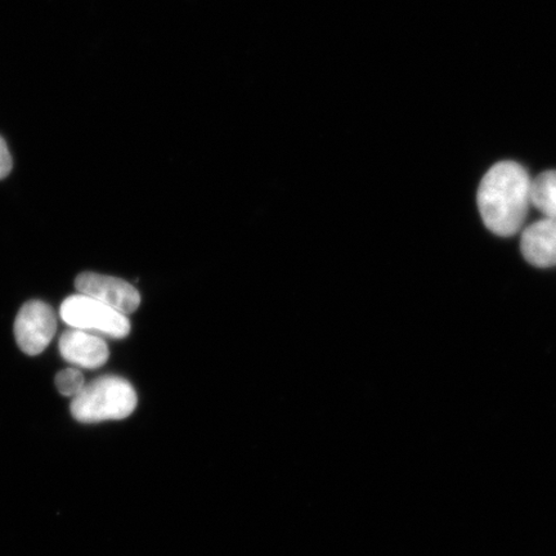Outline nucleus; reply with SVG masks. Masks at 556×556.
Here are the masks:
<instances>
[{
    "label": "nucleus",
    "instance_id": "nucleus-1",
    "mask_svg": "<svg viewBox=\"0 0 556 556\" xmlns=\"http://www.w3.org/2000/svg\"><path fill=\"white\" fill-rule=\"evenodd\" d=\"M530 174L516 162L492 166L479 184L477 204L492 233L510 238L525 226L531 206Z\"/></svg>",
    "mask_w": 556,
    "mask_h": 556
},
{
    "label": "nucleus",
    "instance_id": "nucleus-2",
    "mask_svg": "<svg viewBox=\"0 0 556 556\" xmlns=\"http://www.w3.org/2000/svg\"><path fill=\"white\" fill-rule=\"evenodd\" d=\"M138 397L128 380L114 375L97 378L81 389L72 402L75 420L85 424L123 420L135 413Z\"/></svg>",
    "mask_w": 556,
    "mask_h": 556
},
{
    "label": "nucleus",
    "instance_id": "nucleus-3",
    "mask_svg": "<svg viewBox=\"0 0 556 556\" xmlns=\"http://www.w3.org/2000/svg\"><path fill=\"white\" fill-rule=\"evenodd\" d=\"M60 315L70 328L85 330L100 337L124 339L130 332L127 316L94 298L80 293L65 299L61 304Z\"/></svg>",
    "mask_w": 556,
    "mask_h": 556
},
{
    "label": "nucleus",
    "instance_id": "nucleus-4",
    "mask_svg": "<svg viewBox=\"0 0 556 556\" xmlns=\"http://www.w3.org/2000/svg\"><path fill=\"white\" fill-rule=\"evenodd\" d=\"M58 318L51 305L41 301L27 302L15 321V337L21 351L38 356L52 342Z\"/></svg>",
    "mask_w": 556,
    "mask_h": 556
},
{
    "label": "nucleus",
    "instance_id": "nucleus-5",
    "mask_svg": "<svg viewBox=\"0 0 556 556\" xmlns=\"http://www.w3.org/2000/svg\"><path fill=\"white\" fill-rule=\"evenodd\" d=\"M75 288L80 294L94 298L125 316L135 313L141 304V295L134 285L117 277L93 273L80 274L76 277Z\"/></svg>",
    "mask_w": 556,
    "mask_h": 556
},
{
    "label": "nucleus",
    "instance_id": "nucleus-6",
    "mask_svg": "<svg viewBox=\"0 0 556 556\" xmlns=\"http://www.w3.org/2000/svg\"><path fill=\"white\" fill-rule=\"evenodd\" d=\"M60 353L68 364L94 370L108 363L110 352L102 337L85 330L70 329L60 338Z\"/></svg>",
    "mask_w": 556,
    "mask_h": 556
},
{
    "label": "nucleus",
    "instance_id": "nucleus-7",
    "mask_svg": "<svg viewBox=\"0 0 556 556\" xmlns=\"http://www.w3.org/2000/svg\"><path fill=\"white\" fill-rule=\"evenodd\" d=\"M520 252L525 260L539 268L556 266V219L544 218L523 229Z\"/></svg>",
    "mask_w": 556,
    "mask_h": 556
},
{
    "label": "nucleus",
    "instance_id": "nucleus-8",
    "mask_svg": "<svg viewBox=\"0 0 556 556\" xmlns=\"http://www.w3.org/2000/svg\"><path fill=\"white\" fill-rule=\"evenodd\" d=\"M531 205L544 214L545 218L556 219V170L541 173L532 179Z\"/></svg>",
    "mask_w": 556,
    "mask_h": 556
},
{
    "label": "nucleus",
    "instance_id": "nucleus-9",
    "mask_svg": "<svg viewBox=\"0 0 556 556\" xmlns=\"http://www.w3.org/2000/svg\"><path fill=\"white\" fill-rule=\"evenodd\" d=\"M54 382L62 395L72 399L78 395L81 389L86 387L85 375L76 370V368H66V370L60 371Z\"/></svg>",
    "mask_w": 556,
    "mask_h": 556
},
{
    "label": "nucleus",
    "instance_id": "nucleus-10",
    "mask_svg": "<svg viewBox=\"0 0 556 556\" xmlns=\"http://www.w3.org/2000/svg\"><path fill=\"white\" fill-rule=\"evenodd\" d=\"M12 156L4 139L0 137V179H4L12 170Z\"/></svg>",
    "mask_w": 556,
    "mask_h": 556
}]
</instances>
